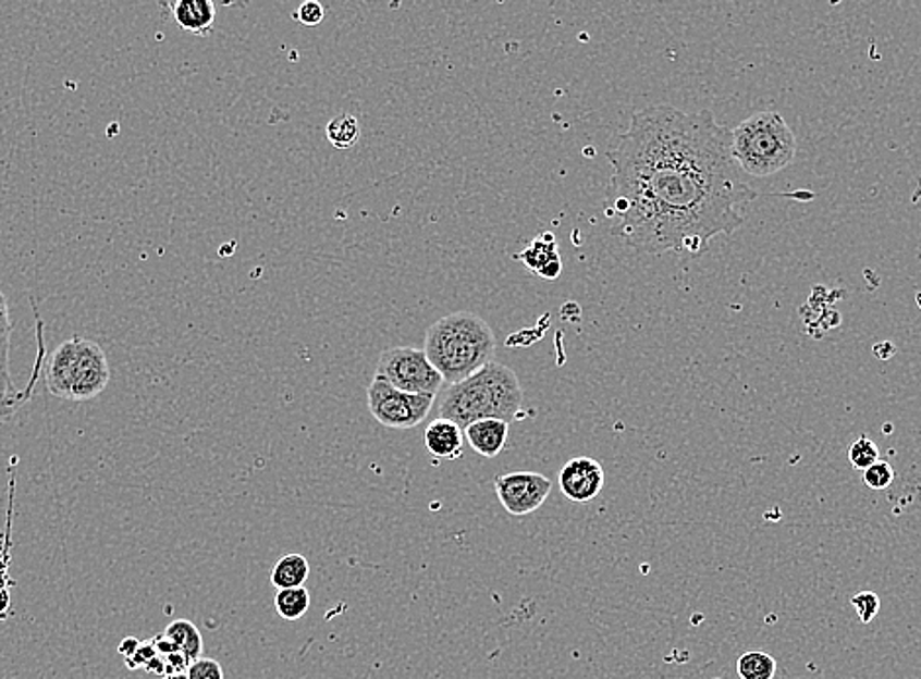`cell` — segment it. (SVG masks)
I'll use <instances>...</instances> for the list:
<instances>
[{
  "label": "cell",
  "instance_id": "1",
  "mask_svg": "<svg viewBox=\"0 0 921 679\" xmlns=\"http://www.w3.org/2000/svg\"><path fill=\"white\" fill-rule=\"evenodd\" d=\"M610 232L639 252L702 255L732 235L757 198L732 156V129L710 110L647 107L607 149Z\"/></svg>",
  "mask_w": 921,
  "mask_h": 679
},
{
  "label": "cell",
  "instance_id": "2",
  "mask_svg": "<svg viewBox=\"0 0 921 679\" xmlns=\"http://www.w3.org/2000/svg\"><path fill=\"white\" fill-rule=\"evenodd\" d=\"M426 357L445 382L457 384L494 359L496 340L487 321L472 311H455L426 331Z\"/></svg>",
  "mask_w": 921,
  "mask_h": 679
},
{
  "label": "cell",
  "instance_id": "3",
  "mask_svg": "<svg viewBox=\"0 0 921 679\" xmlns=\"http://www.w3.org/2000/svg\"><path fill=\"white\" fill-rule=\"evenodd\" d=\"M524 390L514 370L496 360L477 370L472 376L451 384L438 408V418L450 419L463 431L475 421H512L519 413Z\"/></svg>",
  "mask_w": 921,
  "mask_h": 679
},
{
  "label": "cell",
  "instance_id": "4",
  "mask_svg": "<svg viewBox=\"0 0 921 679\" xmlns=\"http://www.w3.org/2000/svg\"><path fill=\"white\" fill-rule=\"evenodd\" d=\"M732 156L741 173L774 175L793 163L796 137L778 112L761 110L732 129Z\"/></svg>",
  "mask_w": 921,
  "mask_h": 679
},
{
  "label": "cell",
  "instance_id": "5",
  "mask_svg": "<svg viewBox=\"0 0 921 679\" xmlns=\"http://www.w3.org/2000/svg\"><path fill=\"white\" fill-rule=\"evenodd\" d=\"M110 382V365L95 341L73 337L49 355L46 386L49 394L69 402L100 396Z\"/></svg>",
  "mask_w": 921,
  "mask_h": 679
},
{
  "label": "cell",
  "instance_id": "6",
  "mask_svg": "<svg viewBox=\"0 0 921 679\" xmlns=\"http://www.w3.org/2000/svg\"><path fill=\"white\" fill-rule=\"evenodd\" d=\"M374 376L386 380L392 388L418 396H438L445 382L426 357V350L412 347H392L381 353Z\"/></svg>",
  "mask_w": 921,
  "mask_h": 679
},
{
  "label": "cell",
  "instance_id": "7",
  "mask_svg": "<svg viewBox=\"0 0 921 679\" xmlns=\"http://www.w3.org/2000/svg\"><path fill=\"white\" fill-rule=\"evenodd\" d=\"M367 399L372 418L389 429H414L430 416L435 396H418L392 388L386 380L374 376Z\"/></svg>",
  "mask_w": 921,
  "mask_h": 679
},
{
  "label": "cell",
  "instance_id": "8",
  "mask_svg": "<svg viewBox=\"0 0 921 679\" xmlns=\"http://www.w3.org/2000/svg\"><path fill=\"white\" fill-rule=\"evenodd\" d=\"M38 321V359H36V367H34V374L28 382V386L24 390H19L12 384L10 379V335H12V321H10L9 300L7 296L0 292V423L12 418L20 406L29 399L32 390L36 386L38 380L39 369H41V360H44V323L36 316Z\"/></svg>",
  "mask_w": 921,
  "mask_h": 679
},
{
  "label": "cell",
  "instance_id": "9",
  "mask_svg": "<svg viewBox=\"0 0 921 679\" xmlns=\"http://www.w3.org/2000/svg\"><path fill=\"white\" fill-rule=\"evenodd\" d=\"M551 487L553 484L548 476L528 470L494 478V490L499 495L500 505L514 517H526L538 511L539 507H543L548 502Z\"/></svg>",
  "mask_w": 921,
  "mask_h": 679
},
{
  "label": "cell",
  "instance_id": "10",
  "mask_svg": "<svg viewBox=\"0 0 921 679\" xmlns=\"http://www.w3.org/2000/svg\"><path fill=\"white\" fill-rule=\"evenodd\" d=\"M606 482L602 465L590 456H575L561 468L558 487L568 502L590 504Z\"/></svg>",
  "mask_w": 921,
  "mask_h": 679
},
{
  "label": "cell",
  "instance_id": "11",
  "mask_svg": "<svg viewBox=\"0 0 921 679\" xmlns=\"http://www.w3.org/2000/svg\"><path fill=\"white\" fill-rule=\"evenodd\" d=\"M516 259L543 281H557L563 272L557 239L551 232L539 233L538 237H533L531 243L516 255Z\"/></svg>",
  "mask_w": 921,
  "mask_h": 679
},
{
  "label": "cell",
  "instance_id": "12",
  "mask_svg": "<svg viewBox=\"0 0 921 679\" xmlns=\"http://www.w3.org/2000/svg\"><path fill=\"white\" fill-rule=\"evenodd\" d=\"M463 433L477 455L496 458L508 445L509 423L502 419H482L470 423Z\"/></svg>",
  "mask_w": 921,
  "mask_h": 679
},
{
  "label": "cell",
  "instance_id": "13",
  "mask_svg": "<svg viewBox=\"0 0 921 679\" xmlns=\"http://www.w3.org/2000/svg\"><path fill=\"white\" fill-rule=\"evenodd\" d=\"M423 443L431 456L443 458V460H457L463 455L465 433L450 419L438 418L426 428Z\"/></svg>",
  "mask_w": 921,
  "mask_h": 679
},
{
  "label": "cell",
  "instance_id": "14",
  "mask_svg": "<svg viewBox=\"0 0 921 679\" xmlns=\"http://www.w3.org/2000/svg\"><path fill=\"white\" fill-rule=\"evenodd\" d=\"M169 10L176 24L188 34L208 36L214 28L216 4L212 0H176L169 4Z\"/></svg>",
  "mask_w": 921,
  "mask_h": 679
},
{
  "label": "cell",
  "instance_id": "15",
  "mask_svg": "<svg viewBox=\"0 0 921 679\" xmlns=\"http://www.w3.org/2000/svg\"><path fill=\"white\" fill-rule=\"evenodd\" d=\"M310 576V564L303 554H286L279 563L274 564L271 572V583L277 590H291V588H303Z\"/></svg>",
  "mask_w": 921,
  "mask_h": 679
},
{
  "label": "cell",
  "instance_id": "16",
  "mask_svg": "<svg viewBox=\"0 0 921 679\" xmlns=\"http://www.w3.org/2000/svg\"><path fill=\"white\" fill-rule=\"evenodd\" d=\"M163 634L169 641L175 642L176 649L185 654L191 664L198 658H202V637H200V631L196 629L195 622L179 619V621L171 622Z\"/></svg>",
  "mask_w": 921,
  "mask_h": 679
},
{
  "label": "cell",
  "instance_id": "17",
  "mask_svg": "<svg viewBox=\"0 0 921 679\" xmlns=\"http://www.w3.org/2000/svg\"><path fill=\"white\" fill-rule=\"evenodd\" d=\"M274 609L284 621H298L310 609V592L304 585L279 590L274 595Z\"/></svg>",
  "mask_w": 921,
  "mask_h": 679
},
{
  "label": "cell",
  "instance_id": "18",
  "mask_svg": "<svg viewBox=\"0 0 921 679\" xmlns=\"http://www.w3.org/2000/svg\"><path fill=\"white\" fill-rule=\"evenodd\" d=\"M326 136L335 149H352L359 141L361 127L357 118L352 114H340L328 122Z\"/></svg>",
  "mask_w": 921,
  "mask_h": 679
},
{
  "label": "cell",
  "instance_id": "19",
  "mask_svg": "<svg viewBox=\"0 0 921 679\" xmlns=\"http://www.w3.org/2000/svg\"><path fill=\"white\" fill-rule=\"evenodd\" d=\"M739 679H774L776 661L763 651L745 652L737 661Z\"/></svg>",
  "mask_w": 921,
  "mask_h": 679
},
{
  "label": "cell",
  "instance_id": "20",
  "mask_svg": "<svg viewBox=\"0 0 921 679\" xmlns=\"http://www.w3.org/2000/svg\"><path fill=\"white\" fill-rule=\"evenodd\" d=\"M126 664L132 670H146L149 674L165 676V661L159 656L156 644L151 639L139 642V649L130 661H126Z\"/></svg>",
  "mask_w": 921,
  "mask_h": 679
},
{
  "label": "cell",
  "instance_id": "21",
  "mask_svg": "<svg viewBox=\"0 0 921 679\" xmlns=\"http://www.w3.org/2000/svg\"><path fill=\"white\" fill-rule=\"evenodd\" d=\"M881 460L879 445L869 437L857 439L849 447V462L857 470H867L869 466Z\"/></svg>",
  "mask_w": 921,
  "mask_h": 679
},
{
  "label": "cell",
  "instance_id": "22",
  "mask_svg": "<svg viewBox=\"0 0 921 679\" xmlns=\"http://www.w3.org/2000/svg\"><path fill=\"white\" fill-rule=\"evenodd\" d=\"M894 468H892L891 462H886V460H879V462H874V465L869 466L867 470H862V482L867 487H871L874 492H881V490H888L891 487L892 482H894Z\"/></svg>",
  "mask_w": 921,
  "mask_h": 679
},
{
  "label": "cell",
  "instance_id": "23",
  "mask_svg": "<svg viewBox=\"0 0 921 679\" xmlns=\"http://www.w3.org/2000/svg\"><path fill=\"white\" fill-rule=\"evenodd\" d=\"M851 605L857 612L859 621L869 625L881 612V597L874 592H859L851 597Z\"/></svg>",
  "mask_w": 921,
  "mask_h": 679
},
{
  "label": "cell",
  "instance_id": "24",
  "mask_svg": "<svg viewBox=\"0 0 921 679\" xmlns=\"http://www.w3.org/2000/svg\"><path fill=\"white\" fill-rule=\"evenodd\" d=\"M188 679H224V668L214 658H198L186 670Z\"/></svg>",
  "mask_w": 921,
  "mask_h": 679
},
{
  "label": "cell",
  "instance_id": "25",
  "mask_svg": "<svg viewBox=\"0 0 921 679\" xmlns=\"http://www.w3.org/2000/svg\"><path fill=\"white\" fill-rule=\"evenodd\" d=\"M323 16H326V9L316 0H306L294 12V20L304 24V26H318V24H322Z\"/></svg>",
  "mask_w": 921,
  "mask_h": 679
},
{
  "label": "cell",
  "instance_id": "26",
  "mask_svg": "<svg viewBox=\"0 0 921 679\" xmlns=\"http://www.w3.org/2000/svg\"><path fill=\"white\" fill-rule=\"evenodd\" d=\"M137 649H139V641L137 639H124L118 651L124 656V661H130L136 654Z\"/></svg>",
  "mask_w": 921,
  "mask_h": 679
},
{
  "label": "cell",
  "instance_id": "27",
  "mask_svg": "<svg viewBox=\"0 0 921 679\" xmlns=\"http://www.w3.org/2000/svg\"><path fill=\"white\" fill-rule=\"evenodd\" d=\"M163 679H188V676H186V671H181V674H167Z\"/></svg>",
  "mask_w": 921,
  "mask_h": 679
},
{
  "label": "cell",
  "instance_id": "28",
  "mask_svg": "<svg viewBox=\"0 0 921 679\" xmlns=\"http://www.w3.org/2000/svg\"><path fill=\"white\" fill-rule=\"evenodd\" d=\"M714 679H724V678H714Z\"/></svg>",
  "mask_w": 921,
  "mask_h": 679
}]
</instances>
